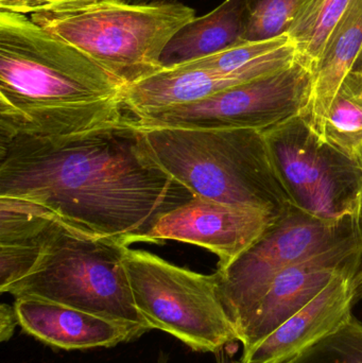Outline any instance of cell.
Listing matches in <instances>:
<instances>
[{
	"label": "cell",
	"instance_id": "1",
	"mask_svg": "<svg viewBox=\"0 0 362 363\" xmlns=\"http://www.w3.org/2000/svg\"><path fill=\"white\" fill-rule=\"evenodd\" d=\"M0 196L33 203L72 230L125 247L193 198L145 157L134 118L80 135L0 143Z\"/></svg>",
	"mask_w": 362,
	"mask_h": 363
},
{
	"label": "cell",
	"instance_id": "2",
	"mask_svg": "<svg viewBox=\"0 0 362 363\" xmlns=\"http://www.w3.org/2000/svg\"><path fill=\"white\" fill-rule=\"evenodd\" d=\"M125 85L80 49L32 21L0 11V143L116 127L133 117Z\"/></svg>",
	"mask_w": 362,
	"mask_h": 363
},
{
	"label": "cell",
	"instance_id": "3",
	"mask_svg": "<svg viewBox=\"0 0 362 363\" xmlns=\"http://www.w3.org/2000/svg\"><path fill=\"white\" fill-rule=\"evenodd\" d=\"M145 157L193 196L282 215L291 203L263 131L137 128Z\"/></svg>",
	"mask_w": 362,
	"mask_h": 363
},
{
	"label": "cell",
	"instance_id": "4",
	"mask_svg": "<svg viewBox=\"0 0 362 363\" xmlns=\"http://www.w3.org/2000/svg\"><path fill=\"white\" fill-rule=\"evenodd\" d=\"M29 16L129 86L164 69L161 57L166 46L195 18L196 11L178 1L102 0Z\"/></svg>",
	"mask_w": 362,
	"mask_h": 363
},
{
	"label": "cell",
	"instance_id": "5",
	"mask_svg": "<svg viewBox=\"0 0 362 363\" xmlns=\"http://www.w3.org/2000/svg\"><path fill=\"white\" fill-rule=\"evenodd\" d=\"M127 247L59 222L33 268L4 294L86 311L125 324L142 336L150 330L134 304L123 264Z\"/></svg>",
	"mask_w": 362,
	"mask_h": 363
},
{
	"label": "cell",
	"instance_id": "6",
	"mask_svg": "<svg viewBox=\"0 0 362 363\" xmlns=\"http://www.w3.org/2000/svg\"><path fill=\"white\" fill-rule=\"evenodd\" d=\"M123 264L134 304L149 330L167 333L201 353H218L239 341L219 296L216 273L201 274L130 247Z\"/></svg>",
	"mask_w": 362,
	"mask_h": 363
},
{
	"label": "cell",
	"instance_id": "7",
	"mask_svg": "<svg viewBox=\"0 0 362 363\" xmlns=\"http://www.w3.org/2000/svg\"><path fill=\"white\" fill-rule=\"evenodd\" d=\"M361 234V216L327 221L291 204L242 255L215 272L219 296L238 337L283 270Z\"/></svg>",
	"mask_w": 362,
	"mask_h": 363
},
{
	"label": "cell",
	"instance_id": "8",
	"mask_svg": "<svg viewBox=\"0 0 362 363\" xmlns=\"http://www.w3.org/2000/svg\"><path fill=\"white\" fill-rule=\"evenodd\" d=\"M263 132L278 180L293 206L327 221L361 216L358 157L327 142L302 115Z\"/></svg>",
	"mask_w": 362,
	"mask_h": 363
},
{
	"label": "cell",
	"instance_id": "9",
	"mask_svg": "<svg viewBox=\"0 0 362 363\" xmlns=\"http://www.w3.org/2000/svg\"><path fill=\"white\" fill-rule=\"evenodd\" d=\"M312 85V70L297 60L293 65L270 76L193 104L134 119V125L266 131L301 115L310 100Z\"/></svg>",
	"mask_w": 362,
	"mask_h": 363
},
{
	"label": "cell",
	"instance_id": "10",
	"mask_svg": "<svg viewBox=\"0 0 362 363\" xmlns=\"http://www.w3.org/2000/svg\"><path fill=\"white\" fill-rule=\"evenodd\" d=\"M263 211L193 196L162 216L138 242L174 240L198 245L219 258L227 268L273 221Z\"/></svg>",
	"mask_w": 362,
	"mask_h": 363
},
{
	"label": "cell",
	"instance_id": "11",
	"mask_svg": "<svg viewBox=\"0 0 362 363\" xmlns=\"http://www.w3.org/2000/svg\"><path fill=\"white\" fill-rule=\"evenodd\" d=\"M362 269V234L293 264L273 279L239 335L244 353L314 300L336 277Z\"/></svg>",
	"mask_w": 362,
	"mask_h": 363
},
{
	"label": "cell",
	"instance_id": "12",
	"mask_svg": "<svg viewBox=\"0 0 362 363\" xmlns=\"http://www.w3.org/2000/svg\"><path fill=\"white\" fill-rule=\"evenodd\" d=\"M362 300V269L338 275L301 311L242 353V363H284L339 328Z\"/></svg>",
	"mask_w": 362,
	"mask_h": 363
},
{
	"label": "cell",
	"instance_id": "13",
	"mask_svg": "<svg viewBox=\"0 0 362 363\" xmlns=\"http://www.w3.org/2000/svg\"><path fill=\"white\" fill-rule=\"evenodd\" d=\"M13 305L23 332L65 351L113 347L140 337L125 324L65 305L30 298Z\"/></svg>",
	"mask_w": 362,
	"mask_h": 363
},
{
	"label": "cell",
	"instance_id": "14",
	"mask_svg": "<svg viewBox=\"0 0 362 363\" xmlns=\"http://www.w3.org/2000/svg\"><path fill=\"white\" fill-rule=\"evenodd\" d=\"M361 52L362 0H352L312 72L310 100L301 114L322 138L332 104L344 79L354 70Z\"/></svg>",
	"mask_w": 362,
	"mask_h": 363
},
{
	"label": "cell",
	"instance_id": "15",
	"mask_svg": "<svg viewBox=\"0 0 362 363\" xmlns=\"http://www.w3.org/2000/svg\"><path fill=\"white\" fill-rule=\"evenodd\" d=\"M249 0H225L212 12L196 16L170 40L161 57L171 68L225 50L242 40Z\"/></svg>",
	"mask_w": 362,
	"mask_h": 363
},
{
	"label": "cell",
	"instance_id": "16",
	"mask_svg": "<svg viewBox=\"0 0 362 363\" xmlns=\"http://www.w3.org/2000/svg\"><path fill=\"white\" fill-rule=\"evenodd\" d=\"M352 0H298L289 38L298 61L314 72L325 45Z\"/></svg>",
	"mask_w": 362,
	"mask_h": 363
},
{
	"label": "cell",
	"instance_id": "17",
	"mask_svg": "<svg viewBox=\"0 0 362 363\" xmlns=\"http://www.w3.org/2000/svg\"><path fill=\"white\" fill-rule=\"evenodd\" d=\"M323 138L352 157L362 147V74H348L329 108Z\"/></svg>",
	"mask_w": 362,
	"mask_h": 363
},
{
	"label": "cell",
	"instance_id": "18",
	"mask_svg": "<svg viewBox=\"0 0 362 363\" xmlns=\"http://www.w3.org/2000/svg\"><path fill=\"white\" fill-rule=\"evenodd\" d=\"M284 363H362V323L354 315Z\"/></svg>",
	"mask_w": 362,
	"mask_h": 363
},
{
	"label": "cell",
	"instance_id": "19",
	"mask_svg": "<svg viewBox=\"0 0 362 363\" xmlns=\"http://www.w3.org/2000/svg\"><path fill=\"white\" fill-rule=\"evenodd\" d=\"M298 0H249L242 40H266L288 32Z\"/></svg>",
	"mask_w": 362,
	"mask_h": 363
},
{
	"label": "cell",
	"instance_id": "20",
	"mask_svg": "<svg viewBox=\"0 0 362 363\" xmlns=\"http://www.w3.org/2000/svg\"><path fill=\"white\" fill-rule=\"evenodd\" d=\"M102 0H0V11L32 15L72 4H89Z\"/></svg>",
	"mask_w": 362,
	"mask_h": 363
},
{
	"label": "cell",
	"instance_id": "21",
	"mask_svg": "<svg viewBox=\"0 0 362 363\" xmlns=\"http://www.w3.org/2000/svg\"><path fill=\"white\" fill-rule=\"evenodd\" d=\"M19 325L14 305L2 304L0 306V341L6 342L14 335L15 328Z\"/></svg>",
	"mask_w": 362,
	"mask_h": 363
},
{
	"label": "cell",
	"instance_id": "22",
	"mask_svg": "<svg viewBox=\"0 0 362 363\" xmlns=\"http://www.w3.org/2000/svg\"><path fill=\"white\" fill-rule=\"evenodd\" d=\"M129 4H159V2H176L178 0H125Z\"/></svg>",
	"mask_w": 362,
	"mask_h": 363
},
{
	"label": "cell",
	"instance_id": "23",
	"mask_svg": "<svg viewBox=\"0 0 362 363\" xmlns=\"http://www.w3.org/2000/svg\"><path fill=\"white\" fill-rule=\"evenodd\" d=\"M353 72H361L362 74V52L361 57H359L358 61H357L356 65H355L354 70Z\"/></svg>",
	"mask_w": 362,
	"mask_h": 363
},
{
	"label": "cell",
	"instance_id": "24",
	"mask_svg": "<svg viewBox=\"0 0 362 363\" xmlns=\"http://www.w3.org/2000/svg\"><path fill=\"white\" fill-rule=\"evenodd\" d=\"M357 157H358V159L361 160L362 163V147L358 151H357Z\"/></svg>",
	"mask_w": 362,
	"mask_h": 363
},
{
	"label": "cell",
	"instance_id": "25",
	"mask_svg": "<svg viewBox=\"0 0 362 363\" xmlns=\"http://www.w3.org/2000/svg\"><path fill=\"white\" fill-rule=\"evenodd\" d=\"M218 363H242V362H227V360L220 359V360H219Z\"/></svg>",
	"mask_w": 362,
	"mask_h": 363
},
{
	"label": "cell",
	"instance_id": "26",
	"mask_svg": "<svg viewBox=\"0 0 362 363\" xmlns=\"http://www.w3.org/2000/svg\"><path fill=\"white\" fill-rule=\"evenodd\" d=\"M361 219H362V203H361Z\"/></svg>",
	"mask_w": 362,
	"mask_h": 363
}]
</instances>
